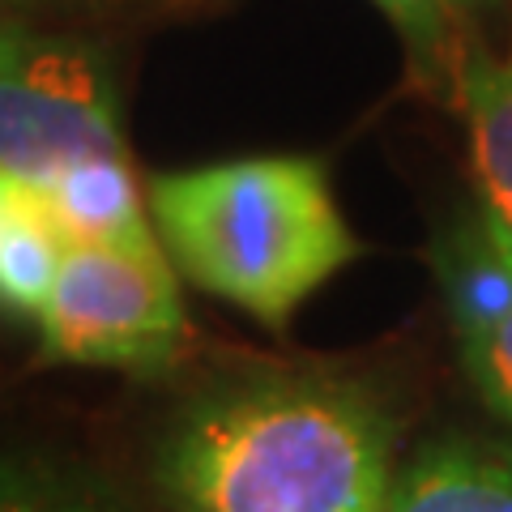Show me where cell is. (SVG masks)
<instances>
[{
    "label": "cell",
    "instance_id": "1",
    "mask_svg": "<svg viewBox=\"0 0 512 512\" xmlns=\"http://www.w3.org/2000/svg\"><path fill=\"white\" fill-rule=\"evenodd\" d=\"M397 423L333 372H252L197 393L154 457L175 512H389Z\"/></svg>",
    "mask_w": 512,
    "mask_h": 512
},
{
    "label": "cell",
    "instance_id": "2",
    "mask_svg": "<svg viewBox=\"0 0 512 512\" xmlns=\"http://www.w3.org/2000/svg\"><path fill=\"white\" fill-rule=\"evenodd\" d=\"M150 218L184 278L265 329H286L363 252L325 163L308 154L163 171L150 180Z\"/></svg>",
    "mask_w": 512,
    "mask_h": 512
},
{
    "label": "cell",
    "instance_id": "3",
    "mask_svg": "<svg viewBox=\"0 0 512 512\" xmlns=\"http://www.w3.org/2000/svg\"><path fill=\"white\" fill-rule=\"evenodd\" d=\"M39 325L43 359L120 372H167L188 316L163 244H69Z\"/></svg>",
    "mask_w": 512,
    "mask_h": 512
},
{
    "label": "cell",
    "instance_id": "4",
    "mask_svg": "<svg viewBox=\"0 0 512 512\" xmlns=\"http://www.w3.org/2000/svg\"><path fill=\"white\" fill-rule=\"evenodd\" d=\"M120 150V86L99 47L0 22V175L47 188L77 158Z\"/></svg>",
    "mask_w": 512,
    "mask_h": 512
},
{
    "label": "cell",
    "instance_id": "5",
    "mask_svg": "<svg viewBox=\"0 0 512 512\" xmlns=\"http://www.w3.org/2000/svg\"><path fill=\"white\" fill-rule=\"evenodd\" d=\"M457 103L470 124L478 222L495 248L512 256V43L500 56L474 47L457 82Z\"/></svg>",
    "mask_w": 512,
    "mask_h": 512
},
{
    "label": "cell",
    "instance_id": "6",
    "mask_svg": "<svg viewBox=\"0 0 512 512\" xmlns=\"http://www.w3.org/2000/svg\"><path fill=\"white\" fill-rule=\"evenodd\" d=\"M39 197L69 244H163L124 150L77 158Z\"/></svg>",
    "mask_w": 512,
    "mask_h": 512
},
{
    "label": "cell",
    "instance_id": "7",
    "mask_svg": "<svg viewBox=\"0 0 512 512\" xmlns=\"http://www.w3.org/2000/svg\"><path fill=\"white\" fill-rule=\"evenodd\" d=\"M389 512H512V448L478 436L423 444L397 474Z\"/></svg>",
    "mask_w": 512,
    "mask_h": 512
},
{
    "label": "cell",
    "instance_id": "8",
    "mask_svg": "<svg viewBox=\"0 0 512 512\" xmlns=\"http://www.w3.org/2000/svg\"><path fill=\"white\" fill-rule=\"evenodd\" d=\"M69 239L43 210L39 188L9 180V218L0 227V308L39 320L56 291Z\"/></svg>",
    "mask_w": 512,
    "mask_h": 512
},
{
    "label": "cell",
    "instance_id": "9",
    "mask_svg": "<svg viewBox=\"0 0 512 512\" xmlns=\"http://www.w3.org/2000/svg\"><path fill=\"white\" fill-rule=\"evenodd\" d=\"M402 35L410 64L423 73L431 90L457 94L461 69L474 52L478 18L491 9V0H372Z\"/></svg>",
    "mask_w": 512,
    "mask_h": 512
},
{
    "label": "cell",
    "instance_id": "10",
    "mask_svg": "<svg viewBox=\"0 0 512 512\" xmlns=\"http://www.w3.org/2000/svg\"><path fill=\"white\" fill-rule=\"evenodd\" d=\"M0 512H124L86 474L43 457L0 453Z\"/></svg>",
    "mask_w": 512,
    "mask_h": 512
},
{
    "label": "cell",
    "instance_id": "11",
    "mask_svg": "<svg viewBox=\"0 0 512 512\" xmlns=\"http://www.w3.org/2000/svg\"><path fill=\"white\" fill-rule=\"evenodd\" d=\"M457 338L483 402L512 423V295L491 316L457 325Z\"/></svg>",
    "mask_w": 512,
    "mask_h": 512
},
{
    "label": "cell",
    "instance_id": "12",
    "mask_svg": "<svg viewBox=\"0 0 512 512\" xmlns=\"http://www.w3.org/2000/svg\"><path fill=\"white\" fill-rule=\"evenodd\" d=\"M0 5H18V9H201L218 5V0H0Z\"/></svg>",
    "mask_w": 512,
    "mask_h": 512
},
{
    "label": "cell",
    "instance_id": "13",
    "mask_svg": "<svg viewBox=\"0 0 512 512\" xmlns=\"http://www.w3.org/2000/svg\"><path fill=\"white\" fill-rule=\"evenodd\" d=\"M5 218H9V180L0 175V227H5Z\"/></svg>",
    "mask_w": 512,
    "mask_h": 512
}]
</instances>
